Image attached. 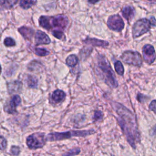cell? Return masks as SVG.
Listing matches in <instances>:
<instances>
[{"mask_svg": "<svg viewBox=\"0 0 156 156\" xmlns=\"http://www.w3.org/2000/svg\"><path fill=\"white\" fill-rule=\"evenodd\" d=\"M112 105L118 117L117 121L129 144L135 149L140 140L138 124L135 115L122 104L112 102Z\"/></svg>", "mask_w": 156, "mask_h": 156, "instance_id": "obj_1", "label": "cell"}, {"mask_svg": "<svg viewBox=\"0 0 156 156\" xmlns=\"http://www.w3.org/2000/svg\"><path fill=\"white\" fill-rule=\"evenodd\" d=\"M95 69L97 74L108 86L111 88H116L118 86L114 72L104 55H98Z\"/></svg>", "mask_w": 156, "mask_h": 156, "instance_id": "obj_2", "label": "cell"}, {"mask_svg": "<svg viewBox=\"0 0 156 156\" xmlns=\"http://www.w3.org/2000/svg\"><path fill=\"white\" fill-rule=\"evenodd\" d=\"M96 132L93 129L83 130H70L64 132H54L48 135L46 140L50 141L62 140L65 139L70 138L73 136H87L92 135Z\"/></svg>", "mask_w": 156, "mask_h": 156, "instance_id": "obj_3", "label": "cell"}, {"mask_svg": "<svg viewBox=\"0 0 156 156\" xmlns=\"http://www.w3.org/2000/svg\"><path fill=\"white\" fill-rule=\"evenodd\" d=\"M121 59L126 64L138 67L141 66L143 62L142 58L140 53L136 51L130 50L124 51L121 56Z\"/></svg>", "mask_w": 156, "mask_h": 156, "instance_id": "obj_4", "label": "cell"}, {"mask_svg": "<svg viewBox=\"0 0 156 156\" xmlns=\"http://www.w3.org/2000/svg\"><path fill=\"white\" fill-rule=\"evenodd\" d=\"M151 27L149 20L147 18H142L138 20L134 24L132 28V36L133 38H136L147 32Z\"/></svg>", "mask_w": 156, "mask_h": 156, "instance_id": "obj_5", "label": "cell"}, {"mask_svg": "<svg viewBox=\"0 0 156 156\" xmlns=\"http://www.w3.org/2000/svg\"><path fill=\"white\" fill-rule=\"evenodd\" d=\"M45 141L44 133H35L27 138L26 143L30 149H37L43 147L45 144Z\"/></svg>", "mask_w": 156, "mask_h": 156, "instance_id": "obj_6", "label": "cell"}, {"mask_svg": "<svg viewBox=\"0 0 156 156\" xmlns=\"http://www.w3.org/2000/svg\"><path fill=\"white\" fill-rule=\"evenodd\" d=\"M107 26L112 30L120 32L124 27V23L119 15H113L108 17Z\"/></svg>", "mask_w": 156, "mask_h": 156, "instance_id": "obj_7", "label": "cell"}, {"mask_svg": "<svg viewBox=\"0 0 156 156\" xmlns=\"http://www.w3.org/2000/svg\"><path fill=\"white\" fill-rule=\"evenodd\" d=\"M143 54L144 62L149 65L152 63L156 58V54L154 48L149 44H145L143 46Z\"/></svg>", "mask_w": 156, "mask_h": 156, "instance_id": "obj_8", "label": "cell"}, {"mask_svg": "<svg viewBox=\"0 0 156 156\" xmlns=\"http://www.w3.org/2000/svg\"><path fill=\"white\" fill-rule=\"evenodd\" d=\"M52 19V25L51 27H54L57 28L58 29H65L68 24V18L63 15H57L54 18H51Z\"/></svg>", "mask_w": 156, "mask_h": 156, "instance_id": "obj_9", "label": "cell"}, {"mask_svg": "<svg viewBox=\"0 0 156 156\" xmlns=\"http://www.w3.org/2000/svg\"><path fill=\"white\" fill-rule=\"evenodd\" d=\"M21 103V98L20 96L16 94L11 99L10 103L5 106L4 110L10 113L16 112V107L20 105Z\"/></svg>", "mask_w": 156, "mask_h": 156, "instance_id": "obj_10", "label": "cell"}, {"mask_svg": "<svg viewBox=\"0 0 156 156\" xmlns=\"http://www.w3.org/2000/svg\"><path fill=\"white\" fill-rule=\"evenodd\" d=\"M83 42L87 44H91L94 46H101L104 48L108 46L109 44L108 42L107 41L89 37H87L86 39L83 40Z\"/></svg>", "mask_w": 156, "mask_h": 156, "instance_id": "obj_11", "label": "cell"}, {"mask_svg": "<svg viewBox=\"0 0 156 156\" xmlns=\"http://www.w3.org/2000/svg\"><path fill=\"white\" fill-rule=\"evenodd\" d=\"M35 42L37 44H47L50 43L51 40L44 32L38 30L35 35Z\"/></svg>", "mask_w": 156, "mask_h": 156, "instance_id": "obj_12", "label": "cell"}, {"mask_svg": "<svg viewBox=\"0 0 156 156\" xmlns=\"http://www.w3.org/2000/svg\"><path fill=\"white\" fill-rule=\"evenodd\" d=\"M122 15L127 20H131L135 15V9L131 5H127L122 10Z\"/></svg>", "mask_w": 156, "mask_h": 156, "instance_id": "obj_13", "label": "cell"}, {"mask_svg": "<svg viewBox=\"0 0 156 156\" xmlns=\"http://www.w3.org/2000/svg\"><path fill=\"white\" fill-rule=\"evenodd\" d=\"M66 97L65 93L60 90H55L52 94V99L55 103H59L62 102Z\"/></svg>", "mask_w": 156, "mask_h": 156, "instance_id": "obj_14", "label": "cell"}, {"mask_svg": "<svg viewBox=\"0 0 156 156\" xmlns=\"http://www.w3.org/2000/svg\"><path fill=\"white\" fill-rule=\"evenodd\" d=\"M18 31L26 39H30L34 35V30L27 27H21L18 29Z\"/></svg>", "mask_w": 156, "mask_h": 156, "instance_id": "obj_15", "label": "cell"}, {"mask_svg": "<svg viewBox=\"0 0 156 156\" xmlns=\"http://www.w3.org/2000/svg\"><path fill=\"white\" fill-rule=\"evenodd\" d=\"M51 18L48 16H42L39 19V23L41 26L45 28L47 30H49L52 28L51 24H50Z\"/></svg>", "mask_w": 156, "mask_h": 156, "instance_id": "obj_16", "label": "cell"}, {"mask_svg": "<svg viewBox=\"0 0 156 156\" xmlns=\"http://www.w3.org/2000/svg\"><path fill=\"white\" fill-rule=\"evenodd\" d=\"M78 63V58L74 55L72 54L69 55L66 59V63L68 66L70 67H74Z\"/></svg>", "mask_w": 156, "mask_h": 156, "instance_id": "obj_17", "label": "cell"}, {"mask_svg": "<svg viewBox=\"0 0 156 156\" xmlns=\"http://www.w3.org/2000/svg\"><path fill=\"white\" fill-rule=\"evenodd\" d=\"M21 88V83L18 81H14L12 82L8 85V88L10 92H14L17 91Z\"/></svg>", "mask_w": 156, "mask_h": 156, "instance_id": "obj_18", "label": "cell"}, {"mask_svg": "<svg viewBox=\"0 0 156 156\" xmlns=\"http://www.w3.org/2000/svg\"><path fill=\"white\" fill-rule=\"evenodd\" d=\"M18 2L17 0H6L0 1V6L5 9H9L13 7L16 3Z\"/></svg>", "mask_w": 156, "mask_h": 156, "instance_id": "obj_19", "label": "cell"}, {"mask_svg": "<svg viewBox=\"0 0 156 156\" xmlns=\"http://www.w3.org/2000/svg\"><path fill=\"white\" fill-rule=\"evenodd\" d=\"M115 69L116 72L120 76H122L124 73V69L122 64L120 61H116L115 64Z\"/></svg>", "mask_w": 156, "mask_h": 156, "instance_id": "obj_20", "label": "cell"}, {"mask_svg": "<svg viewBox=\"0 0 156 156\" xmlns=\"http://www.w3.org/2000/svg\"><path fill=\"white\" fill-rule=\"evenodd\" d=\"M35 3H36V1L23 0L20 2V5L22 8L26 9H28V8L30 7L31 6H32Z\"/></svg>", "mask_w": 156, "mask_h": 156, "instance_id": "obj_21", "label": "cell"}, {"mask_svg": "<svg viewBox=\"0 0 156 156\" xmlns=\"http://www.w3.org/2000/svg\"><path fill=\"white\" fill-rule=\"evenodd\" d=\"M80 152V149L79 147L73 148L67 152H66L65 154L63 155V156H75L78 155Z\"/></svg>", "mask_w": 156, "mask_h": 156, "instance_id": "obj_22", "label": "cell"}, {"mask_svg": "<svg viewBox=\"0 0 156 156\" xmlns=\"http://www.w3.org/2000/svg\"><path fill=\"white\" fill-rule=\"evenodd\" d=\"M35 52L37 55L39 56H46L49 54V52L44 48H36L35 49Z\"/></svg>", "mask_w": 156, "mask_h": 156, "instance_id": "obj_23", "label": "cell"}, {"mask_svg": "<svg viewBox=\"0 0 156 156\" xmlns=\"http://www.w3.org/2000/svg\"><path fill=\"white\" fill-rule=\"evenodd\" d=\"M27 84L30 87L35 88L37 86V80L35 77L29 76L27 79Z\"/></svg>", "mask_w": 156, "mask_h": 156, "instance_id": "obj_24", "label": "cell"}, {"mask_svg": "<svg viewBox=\"0 0 156 156\" xmlns=\"http://www.w3.org/2000/svg\"><path fill=\"white\" fill-rule=\"evenodd\" d=\"M52 34L53 36H54L55 38L58 39H63L65 38V35L63 34V32L60 30H54L52 32Z\"/></svg>", "mask_w": 156, "mask_h": 156, "instance_id": "obj_25", "label": "cell"}, {"mask_svg": "<svg viewBox=\"0 0 156 156\" xmlns=\"http://www.w3.org/2000/svg\"><path fill=\"white\" fill-rule=\"evenodd\" d=\"M92 48H85V50L83 49L81 52H80V55L82 56V58H86L87 56L90 55V54L91 52Z\"/></svg>", "mask_w": 156, "mask_h": 156, "instance_id": "obj_26", "label": "cell"}, {"mask_svg": "<svg viewBox=\"0 0 156 156\" xmlns=\"http://www.w3.org/2000/svg\"><path fill=\"white\" fill-rule=\"evenodd\" d=\"M4 44L6 46H13L15 45V41L12 38L7 37L4 40Z\"/></svg>", "mask_w": 156, "mask_h": 156, "instance_id": "obj_27", "label": "cell"}, {"mask_svg": "<svg viewBox=\"0 0 156 156\" xmlns=\"http://www.w3.org/2000/svg\"><path fill=\"white\" fill-rule=\"evenodd\" d=\"M102 113L99 111V110H96L94 112V116H93V119L94 121H99L102 118Z\"/></svg>", "mask_w": 156, "mask_h": 156, "instance_id": "obj_28", "label": "cell"}, {"mask_svg": "<svg viewBox=\"0 0 156 156\" xmlns=\"http://www.w3.org/2000/svg\"><path fill=\"white\" fill-rule=\"evenodd\" d=\"M7 146V141L3 137L0 136V149L4 150L5 149Z\"/></svg>", "mask_w": 156, "mask_h": 156, "instance_id": "obj_29", "label": "cell"}, {"mask_svg": "<svg viewBox=\"0 0 156 156\" xmlns=\"http://www.w3.org/2000/svg\"><path fill=\"white\" fill-rule=\"evenodd\" d=\"M149 109L156 114V100H153L151 101L149 105Z\"/></svg>", "mask_w": 156, "mask_h": 156, "instance_id": "obj_30", "label": "cell"}, {"mask_svg": "<svg viewBox=\"0 0 156 156\" xmlns=\"http://www.w3.org/2000/svg\"><path fill=\"white\" fill-rule=\"evenodd\" d=\"M11 152L13 154V155H18L20 152V149L17 146H12L11 148Z\"/></svg>", "mask_w": 156, "mask_h": 156, "instance_id": "obj_31", "label": "cell"}, {"mask_svg": "<svg viewBox=\"0 0 156 156\" xmlns=\"http://www.w3.org/2000/svg\"><path fill=\"white\" fill-rule=\"evenodd\" d=\"M150 23H151V26H156V20L154 16H151L150 20H149Z\"/></svg>", "mask_w": 156, "mask_h": 156, "instance_id": "obj_32", "label": "cell"}, {"mask_svg": "<svg viewBox=\"0 0 156 156\" xmlns=\"http://www.w3.org/2000/svg\"><path fill=\"white\" fill-rule=\"evenodd\" d=\"M150 134L151 135L153 136V135H156V124L152 127V129H151V132H150Z\"/></svg>", "mask_w": 156, "mask_h": 156, "instance_id": "obj_33", "label": "cell"}, {"mask_svg": "<svg viewBox=\"0 0 156 156\" xmlns=\"http://www.w3.org/2000/svg\"><path fill=\"white\" fill-rule=\"evenodd\" d=\"M88 2H90V3H91V4H95V3L98 2V1H88Z\"/></svg>", "mask_w": 156, "mask_h": 156, "instance_id": "obj_34", "label": "cell"}, {"mask_svg": "<svg viewBox=\"0 0 156 156\" xmlns=\"http://www.w3.org/2000/svg\"><path fill=\"white\" fill-rule=\"evenodd\" d=\"M1 73V65H0V74Z\"/></svg>", "mask_w": 156, "mask_h": 156, "instance_id": "obj_35", "label": "cell"}]
</instances>
